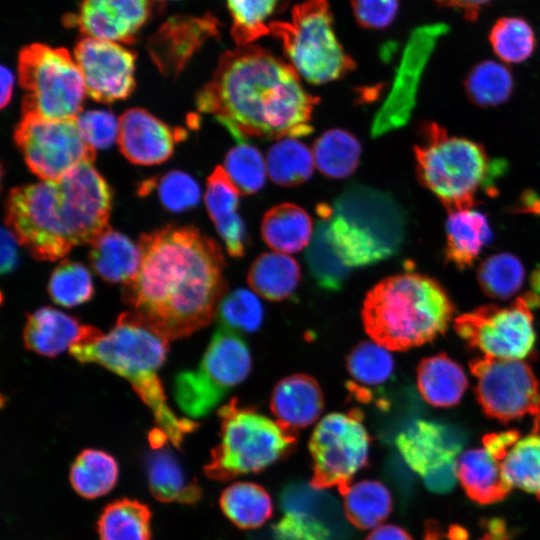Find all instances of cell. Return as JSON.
I'll list each match as a JSON object with an SVG mask.
<instances>
[{"label": "cell", "mask_w": 540, "mask_h": 540, "mask_svg": "<svg viewBox=\"0 0 540 540\" xmlns=\"http://www.w3.org/2000/svg\"><path fill=\"white\" fill-rule=\"evenodd\" d=\"M440 6L463 12L467 20H476L479 11L492 0H435Z\"/></svg>", "instance_id": "f5cc1de1"}, {"label": "cell", "mask_w": 540, "mask_h": 540, "mask_svg": "<svg viewBox=\"0 0 540 540\" xmlns=\"http://www.w3.org/2000/svg\"><path fill=\"white\" fill-rule=\"evenodd\" d=\"M314 165L313 153L294 138H283L276 142L266 156L267 173L281 186H295L307 181Z\"/></svg>", "instance_id": "8d00e7d4"}, {"label": "cell", "mask_w": 540, "mask_h": 540, "mask_svg": "<svg viewBox=\"0 0 540 540\" xmlns=\"http://www.w3.org/2000/svg\"><path fill=\"white\" fill-rule=\"evenodd\" d=\"M73 57L83 75L87 95L96 102L128 98L135 89L136 55L121 43L83 37Z\"/></svg>", "instance_id": "e0dca14e"}, {"label": "cell", "mask_w": 540, "mask_h": 540, "mask_svg": "<svg viewBox=\"0 0 540 540\" xmlns=\"http://www.w3.org/2000/svg\"><path fill=\"white\" fill-rule=\"evenodd\" d=\"M500 464L511 488L521 489L540 500V433L518 437L507 449Z\"/></svg>", "instance_id": "836d02e7"}, {"label": "cell", "mask_w": 540, "mask_h": 540, "mask_svg": "<svg viewBox=\"0 0 540 540\" xmlns=\"http://www.w3.org/2000/svg\"><path fill=\"white\" fill-rule=\"evenodd\" d=\"M276 540H331L328 527L309 512H285L284 517L273 527Z\"/></svg>", "instance_id": "c3c4849f"}, {"label": "cell", "mask_w": 540, "mask_h": 540, "mask_svg": "<svg viewBox=\"0 0 540 540\" xmlns=\"http://www.w3.org/2000/svg\"><path fill=\"white\" fill-rule=\"evenodd\" d=\"M464 87L468 98L479 107H495L507 101L514 88L510 70L504 65L485 60L467 74Z\"/></svg>", "instance_id": "f35d334b"}, {"label": "cell", "mask_w": 540, "mask_h": 540, "mask_svg": "<svg viewBox=\"0 0 540 540\" xmlns=\"http://www.w3.org/2000/svg\"><path fill=\"white\" fill-rule=\"evenodd\" d=\"M318 101L289 63L254 45L225 52L195 98L200 113L211 115L241 141L310 134Z\"/></svg>", "instance_id": "7a4b0ae2"}, {"label": "cell", "mask_w": 540, "mask_h": 540, "mask_svg": "<svg viewBox=\"0 0 540 540\" xmlns=\"http://www.w3.org/2000/svg\"><path fill=\"white\" fill-rule=\"evenodd\" d=\"M341 493L346 517L360 529H375L391 513L390 491L379 481L362 480L350 484Z\"/></svg>", "instance_id": "1f68e13d"}, {"label": "cell", "mask_w": 540, "mask_h": 540, "mask_svg": "<svg viewBox=\"0 0 540 540\" xmlns=\"http://www.w3.org/2000/svg\"><path fill=\"white\" fill-rule=\"evenodd\" d=\"M301 278L300 266L289 255L268 252L259 255L248 272L250 287L270 301H282L296 290Z\"/></svg>", "instance_id": "f1b7e54d"}, {"label": "cell", "mask_w": 540, "mask_h": 540, "mask_svg": "<svg viewBox=\"0 0 540 540\" xmlns=\"http://www.w3.org/2000/svg\"><path fill=\"white\" fill-rule=\"evenodd\" d=\"M111 207L110 186L93 163L84 162L59 180L13 188L5 222L36 260L55 261L110 228Z\"/></svg>", "instance_id": "3957f363"}, {"label": "cell", "mask_w": 540, "mask_h": 540, "mask_svg": "<svg viewBox=\"0 0 540 540\" xmlns=\"http://www.w3.org/2000/svg\"><path fill=\"white\" fill-rule=\"evenodd\" d=\"M478 276L488 294L499 299H507L517 294L523 287L525 269L516 256L503 252L483 261Z\"/></svg>", "instance_id": "ee69618b"}, {"label": "cell", "mask_w": 540, "mask_h": 540, "mask_svg": "<svg viewBox=\"0 0 540 540\" xmlns=\"http://www.w3.org/2000/svg\"><path fill=\"white\" fill-rule=\"evenodd\" d=\"M232 20V37L240 46L270 33L279 0H226Z\"/></svg>", "instance_id": "b9f144b4"}, {"label": "cell", "mask_w": 540, "mask_h": 540, "mask_svg": "<svg viewBox=\"0 0 540 540\" xmlns=\"http://www.w3.org/2000/svg\"><path fill=\"white\" fill-rule=\"evenodd\" d=\"M359 410L334 412L316 425L310 441L312 487H337L343 492L352 478L367 465L370 437Z\"/></svg>", "instance_id": "7c38bea8"}, {"label": "cell", "mask_w": 540, "mask_h": 540, "mask_svg": "<svg viewBox=\"0 0 540 540\" xmlns=\"http://www.w3.org/2000/svg\"><path fill=\"white\" fill-rule=\"evenodd\" d=\"M220 508L237 527L253 529L272 515L273 504L268 492L252 482H237L226 487L220 496Z\"/></svg>", "instance_id": "f546056e"}, {"label": "cell", "mask_w": 540, "mask_h": 540, "mask_svg": "<svg viewBox=\"0 0 540 540\" xmlns=\"http://www.w3.org/2000/svg\"><path fill=\"white\" fill-rule=\"evenodd\" d=\"M217 34V20L210 15L177 16L152 35L147 48L163 75L177 76L200 47Z\"/></svg>", "instance_id": "d6986e66"}, {"label": "cell", "mask_w": 540, "mask_h": 540, "mask_svg": "<svg viewBox=\"0 0 540 540\" xmlns=\"http://www.w3.org/2000/svg\"><path fill=\"white\" fill-rule=\"evenodd\" d=\"M118 122L120 151L137 165L150 166L168 160L182 133L142 108L126 110Z\"/></svg>", "instance_id": "ffe728a7"}, {"label": "cell", "mask_w": 540, "mask_h": 540, "mask_svg": "<svg viewBox=\"0 0 540 540\" xmlns=\"http://www.w3.org/2000/svg\"><path fill=\"white\" fill-rule=\"evenodd\" d=\"M1 108H5L11 100L14 86V74L9 67L1 66Z\"/></svg>", "instance_id": "11a10c76"}, {"label": "cell", "mask_w": 540, "mask_h": 540, "mask_svg": "<svg viewBox=\"0 0 540 540\" xmlns=\"http://www.w3.org/2000/svg\"><path fill=\"white\" fill-rule=\"evenodd\" d=\"M89 259L102 279L125 284L138 272L141 256L138 244L108 228L91 243Z\"/></svg>", "instance_id": "484cf974"}, {"label": "cell", "mask_w": 540, "mask_h": 540, "mask_svg": "<svg viewBox=\"0 0 540 540\" xmlns=\"http://www.w3.org/2000/svg\"><path fill=\"white\" fill-rule=\"evenodd\" d=\"M390 351L374 341H364L356 345L346 359L348 373L354 381L349 389L354 391L388 382L395 368Z\"/></svg>", "instance_id": "74e56055"}, {"label": "cell", "mask_w": 540, "mask_h": 540, "mask_svg": "<svg viewBox=\"0 0 540 540\" xmlns=\"http://www.w3.org/2000/svg\"><path fill=\"white\" fill-rule=\"evenodd\" d=\"M17 243H19L16 235L6 227L1 229V273L7 274L12 272L18 262Z\"/></svg>", "instance_id": "816d5d0a"}, {"label": "cell", "mask_w": 540, "mask_h": 540, "mask_svg": "<svg viewBox=\"0 0 540 540\" xmlns=\"http://www.w3.org/2000/svg\"><path fill=\"white\" fill-rule=\"evenodd\" d=\"M456 473L467 496L479 504L499 502L511 490L503 476L500 460L484 445L459 455Z\"/></svg>", "instance_id": "cb8c5ba5"}, {"label": "cell", "mask_w": 540, "mask_h": 540, "mask_svg": "<svg viewBox=\"0 0 540 540\" xmlns=\"http://www.w3.org/2000/svg\"><path fill=\"white\" fill-rule=\"evenodd\" d=\"M365 540H413L403 528L393 525H380L372 530Z\"/></svg>", "instance_id": "db71d44e"}, {"label": "cell", "mask_w": 540, "mask_h": 540, "mask_svg": "<svg viewBox=\"0 0 540 540\" xmlns=\"http://www.w3.org/2000/svg\"><path fill=\"white\" fill-rule=\"evenodd\" d=\"M494 53L506 63H521L535 50L536 37L531 25L522 17H502L489 32Z\"/></svg>", "instance_id": "60d3db41"}, {"label": "cell", "mask_w": 540, "mask_h": 540, "mask_svg": "<svg viewBox=\"0 0 540 540\" xmlns=\"http://www.w3.org/2000/svg\"><path fill=\"white\" fill-rule=\"evenodd\" d=\"M473 373L477 396L488 415L510 421L539 413L538 384L523 360L485 358L473 365Z\"/></svg>", "instance_id": "2e32d148"}, {"label": "cell", "mask_w": 540, "mask_h": 540, "mask_svg": "<svg viewBox=\"0 0 540 540\" xmlns=\"http://www.w3.org/2000/svg\"><path fill=\"white\" fill-rule=\"evenodd\" d=\"M48 293L53 302L60 306L83 304L94 294L91 274L82 263L62 260L50 276Z\"/></svg>", "instance_id": "7bdbcfd3"}, {"label": "cell", "mask_w": 540, "mask_h": 540, "mask_svg": "<svg viewBox=\"0 0 540 540\" xmlns=\"http://www.w3.org/2000/svg\"><path fill=\"white\" fill-rule=\"evenodd\" d=\"M357 22L367 29H384L392 24L399 10V0H351Z\"/></svg>", "instance_id": "f907efd6"}, {"label": "cell", "mask_w": 540, "mask_h": 540, "mask_svg": "<svg viewBox=\"0 0 540 540\" xmlns=\"http://www.w3.org/2000/svg\"><path fill=\"white\" fill-rule=\"evenodd\" d=\"M102 332L52 307H42L27 316L23 340L27 349L55 357L73 345L84 343Z\"/></svg>", "instance_id": "44dd1931"}, {"label": "cell", "mask_w": 540, "mask_h": 540, "mask_svg": "<svg viewBox=\"0 0 540 540\" xmlns=\"http://www.w3.org/2000/svg\"><path fill=\"white\" fill-rule=\"evenodd\" d=\"M118 464L113 456L98 449L83 450L70 469V482L80 496L94 499L107 494L116 484Z\"/></svg>", "instance_id": "d6a6232c"}, {"label": "cell", "mask_w": 540, "mask_h": 540, "mask_svg": "<svg viewBox=\"0 0 540 540\" xmlns=\"http://www.w3.org/2000/svg\"><path fill=\"white\" fill-rule=\"evenodd\" d=\"M414 147L419 181L449 212L470 209L482 188H489L504 164L490 161L484 148L469 139L451 136L434 122L421 129Z\"/></svg>", "instance_id": "52a82bcc"}, {"label": "cell", "mask_w": 540, "mask_h": 540, "mask_svg": "<svg viewBox=\"0 0 540 540\" xmlns=\"http://www.w3.org/2000/svg\"><path fill=\"white\" fill-rule=\"evenodd\" d=\"M161 204L171 212H182L196 206L200 200V188L187 173L171 171L158 183Z\"/></svg>", "instance_id": "7dc6e473"}, {"label": "cell", "mask_w": 540, "mask_h": 540, "mask_svg": "<svg viewBox=\"0 0 540 540\" xmlns=\"http://www.w3.org/2000/svg\"><path fill=\"white\" fill-rule=\"evenodd\" d=\"M220 441L204 467L207 477L227 481L256 473L286 457L296 433L256 409L231 399L218 410Z\"/></svg>", "instance_id": "ba28073f"}, {"label": "cell", "mask_w": 540, "mask_h": 540, "mask_svg": "<svg viewBox=\"0 0 540 540\" xmlns=\"http://www.w3.org/2000/svg\"><path fill=\"white\" fill-rule=\"evenodd\" d=\"M18 79L25 91L22 115L65 120L82 112L86 86L67 49L42 43L23 47L18 54Z\"/></svg>", "instance_id": "30bf717a"}, {"label": "cell", "mask_w": 540, "mask_h": 540, "mask_svg": "<svg viewBox=\"0 0 540 540\" xmlns=\"http://www.w3.org/2000/svg\"><path fill=\"white\" fill-rule=\"evenodd\" d=\"M169 340L133 312H123L106 334L73 345L68 351L78 362L96 363L125 378L153 414L157 428L177 448L199 423L178 418L169 407L158 371Z\"/></svg>", "instance_id": "277c9868"}, {"label": "cell", "mask_w": 540, "mask_h": 540, "mask_svg": "<svg viewBox=\"0 0 540 540\" xmlns=\"http://www.w3.org/2000/svg\"><path fill=\"white\" fill-rule=\"evenodd\" d=\"M148 483L151 494L162 502L193 503L200 498V488L186 484L181 467L166 451L157 452L150 459Z\"/></svg>", "instance_id": "ab89813d"}, {"label": "cell", "mask_w": 540, "mask_h": 540, "mask_svg": "<svg viewBox=\"0 0 540 540\" xmlns=\"http://www.w3.org/2000/svg\"><path fill=\"white\" fill-rule=\"evenodd\" d=\"M270 408L279 423L296 431L319 418L324 408V396L314 378L293 374L275 385Z\"/></svg>", "instance_id": "603a6c76"}, {"label": "cell", "mask_w": 540, "mask_h": 540, "mask_svg": "<svg viewBox=\"0 0 540 540\" xmlns=\"http://www.w3.org/2000/svg\"><path fill=\"white\" fill-rule=\"evenodd\" d=\"M15 143L28 168L40 179L56 181L84 162H94L96 151L83 138L76 118L50 120L22 115Z\"/></svg>", "instance_id": "4fadbf2b"}, {"label": "cell", "mask_w": 540, "mask_h": 540, "mask_svg": "<svg viewBox=\"0 0 540 540\" xmlns=\"http://www.w3.org/2000/svg\"><path fill=\"white\" fill-rule=\"evenodd\" d=\"M251 368L246 342L235 330L219 323L199 365L176 375L175 401L188 416L203 417L247 378Z\"/></svg>", "instance_id": "8fae6325"}, {"label": "cell", "mask_w": 540, "mask_h": 540, "mask_svg": "<svg viewBox=\"0 0 540 540\" xmlns=\"http://www.w3.org/2000/svg\"><path fill=\"white\" fill-rule=\"evenodd\" d=\"M366 333L389 350L420 346L443 332L452 315L451 302L433 279L399 273L377 283L362 306Z\"/></svg>", "instance_id": "5b68a950"}, {"label": "cell", "mask_w": 540, "mask_h": 540, "mask_svg": "<svg viewBox=\"0 0 540 540\" xmlns=\"http://www.w3.org/2000/svg\"><path fill=\"white\" fill-rule=\"evenodd\" d=\"M312 153L320 172L330 178L341 179L357 168L361 145L350 132L331 129L316 139Z\"/></svg>", "instance_id": "e575fe53"}, {"label": "cell", "mask_w": 540, "mask_h": 540, "mask_svg": "<svg viewBox=\"0 0 540 540\" xmlns=\"http://www.w3.org/2000/svg\"><path fill=\"white\" fill-rule=\"evenodd\" d=\"M151 516L149 507L138 500H115L98 519L100 540H151Z\"/></svg>", "instance_id": "4dcf8cb0"}, {"label": "cell", "mask_w": 540, "mask_h": 540, "mask_svg": "<svg viewBox=\"0 0 540 540\" xmlns=\"http://www.w3.org/2000/svg\"><path fill=\"white\" fill-rule=\"evenodd\" d=\"M217 314L220 324L236 332L252 333L261 326L264 309L256 293L240 288L224 296Z\"/></svg>", "instance_id": "bcb514c9"}, {"label": "cell", "mask_w": 540, "mask_h": 540, "mask_svg": "<svg viewBox=\"0 0 540 540\" xmlns=\"http://www.w3.org/2000/svg\"><path fill=\"white\" fill-rule=\"evenodd\" d=\"M417 385L426 402L436 407H450L462 399L468 379L459 364L447 356L436 355L420 363Z\"/></svg>", "instance_id": "4316f807"}, {"label": "cell", "mask_w": 540, "mask_h": 540, "mask_svg": "<svg viewBox=\"0 0 540 540\" xmlns=\"http://www.w3.org/2000/svg\"><path fill=\"white\" fill-rule=\"evenodd\" d=\"M138 247V272L122 287L131 312L169 341L210 324L226 295L220 246L194 226L167 225Z\"/></svg>", "instance_id": "6da1fadb"}, {"label": "cell", "mask_w": 540, "mask_h": 540, "mask_svg": "<svg viewBox=\"0 0 540 540\" xmlns=\"http://www.w3.org/2000/svg\"><path fill=\"white\" fill-rule=\"evenodd\" d=\"M240 193L221 166L207 179L205 205L227 252L233 257H242L248 243L245 224L237 212Z\"/></svg>", "instance_id": "7402d4cb"}, {"label": "cell", "mask_w": 540, "mask_h": 540, "mask_svg": "<svg viewBox=\"0 0 540 540\" xmlns=\"http://www.w3.org/2000/svg\"><path fill=\"white\" fill-rule=\"evenodd\" d=\"M223 168L243 194H254L265 183L266 162L257 148L244 141L229 150Z\"/></svg>", "instance_id": "f6af8a7d"}, {"label": "cell", "mask_w": 540, "mask_h": 540, "mask_svg": "<svg viewBox=\"0 0 540 540\" xmlns=\"http://www.w3.org/2000/svg\"><path fill=\"white\" fill-rule=\"evenodd\" d=\"M317 213L319 219L306 252L307 263L321 288L337 291L344 284L351 269L343 262L331 240L327 218Z\"/></svg>", "instance_id": "d590c367"}, {"label": "cell", "mask_w": 540, "mask_h": 540, "mask_svg": "<svg viewBox=\"0 0 540 540\" xmlns=\"http://www.w3.org/2000/svg\"><path fill=\"white\" fill-rule=\"evenodd\" d=\"M76 121L83 138L95 150L108 148L118 139L119 122L109 111L81 112Z\"/></svg>", "instance_id": "681fc988"}, {"label": "cell", "mask_w": 540, "mask_h": 540, "mask_svg": "<svg viewBox=\"0 0 540 540\" xmlns=\"http://www.w3.org/2000/svg\"><path fill=\"white\" fill-rule=\"evenodd\" d=\"M317 212L327 218L331 240L350 269L393 256L404 239V212L392 196L377 189L350 185L332 206L320 204Z\"/></svg>", "instance_id": "8992f818"}, {"label": "cell", "mask_w": 540, "mask_h": 540, "mask_svg": "<svg viewBox=\"0 0 540 540\" xmlns=\"http://www.w3.org/2000/svg\"><path fill=\"white\" fill-rule=\"evenodd\" d=\"M395 442L403 460L428 489L442 493L454 487L458 454L464 445L459 430L438 421L417 419L398 434Z\"/></svg>", "instance_id": "5bb4252c"}, {"label": "cell", "mask_w": 540, "mask_h": 540, "mask_svg": "<svg viewBox=\"0 0 540 540\" xmlns=\"http://www.w3.org/2000/svg\"><path fill=\"white\" fill-rule=\"evenodd\" d=\"M152 13L150 0H83L66 22L84 35L131 43Z\"/></svg>", "instance_id": "ac0fdd59"}, {"label": "cell", "mask_w": 540, "mask_h": 540, "mask_svg": "<svg viewBox=\"0 0 540 540\" xmlns=\"http://www.w3.org/2000/svg\"><path fill=\"white\" fill-rule=\"evenodd\" d=\"M445 230L446 257L458 268L470 266L493 238L487 217L472 208L449 212Z\"/></svg>", "instance_id": "d4e9b609"}, {"label": "cell", "mask_w": 540, "mask_h": 540, "mask_svg": "<svg viewBox=\"0 0 540 540\" xmlns=\"http://www.w3.org/2000/svg\"><path fill=\"white\" fill-rule=\"evenodd\" d=\"M313 232L312 220L298 205L283 203L263 217L261 233L266 244L281 253H294L306 247Z\"/></svg>", "instance_id": "83f0119b"}, {"label": "cell", "mask_w": 540, "mask_h": 540, "mask_svg": "<svg viewBox=\"0 0 540 540\" xmlns=\"http://www.w3.org/2000/svg\"><path fill=\"white\" fill-rule=\"evenodd\" d=\"M270 33L299 76L313 84L344 77L355 68L333 27L328 0H305L294 6L288 21H273Z\"/></svg>", "instance_id": "9c48e42d"}, {"label": "cell", "mask_w": 540, "mask_h": 540, "mask_svg": "<svg viewBox=\"0 0 540 540\" xmlns=\"http://www.w3.org/2000/svg\"><path fill=\"white\" fill-rule=\"evenodd\" d=\"M459 335L488 359L523 360L534 348L535 329L530 303L484 308L462 316Z\"/></svg>", "instance_id": "9a60e30c"}]
</instances>
